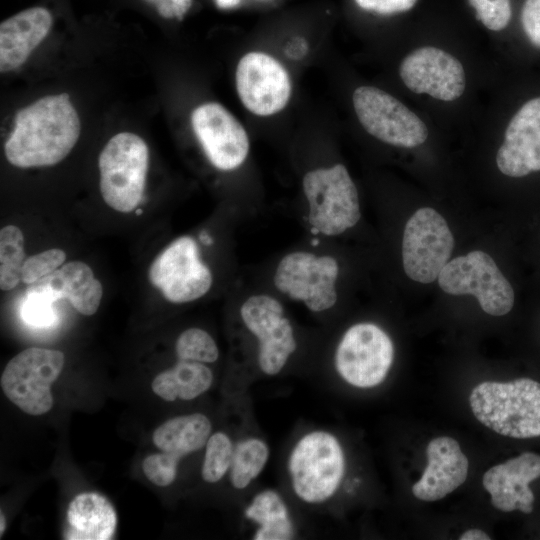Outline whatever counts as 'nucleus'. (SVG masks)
<instances>
[{
	"instance_id": "obj_1",
	"label": "nucleus",
	"mask_w": 540,
	"mask_h": 540,
	"mask_svg": "<svg viewBox=\"0 0 540 540\" xmlns=\"http://www.w3.org/2000/svg\"><path fill=\"white\" fill-rule=\"evenodd\" d=\"M80 131L69 95H49L17 112L4 146L5 156L19 168L55 165L71 152Z\"/></svg>"
},
{
	"instance_id": "obj_2",
	"label": "nucleus",
	"mask_w": 540,
	"mask_h": 540,
	"mask_svg": "<svg viewBox=\"0 0 540 540\" xmlns=\"http://www.w3.org/2000/svg\"><path fill=\"white\" fill-rule=\"evenodd\" d=\"M469 403L476 419L500 435L540 436V383L532 379L482 382L471 391Z\"/></svg>"
},
{
	"instance_id": "obj_3",
	"label": "nucleus",
	"mask_w": 540,
	"mask_h": 540,
	"mask_svg": "<svg viewBox=\"0 0 540 540\" xmlns=\"http://www.w3.org/2000/svg\"><path fill=\"white\" fill-rule=\"evenodd\" d=\"M295 495L305 503L320 504L337 492L345 474V455L335 435L325 430L304 434L294 444L287 462Z\"/></svg>"
},
{
	"instance_id": "obj_4",
	"label": "nucleus",
	"mask_w": 540,
	"mask_h": 540,
	"mask_svg": "<svg viewBox=\"0 0 540 540\" xmlns=\"http://www.w3.org/2000/svg\"><path fill=\"white\" fill-rule=\"evenodd\" d=\"M98 165L105 203L123 213L137 208L143 198L149 165L145 141L130 132L114 135L102 149Z\"/></svg>"
},
{
	"instance_id": "obj_5",
	"label": "nucleus",
	"mask_w": 540,
	"mask_h": 540,
	"mask_svg": "<svg viewBox=\"0 0 540 540\" xmlns=\"http://www.w3.org/2000/svg\"><path fill=\"white\" fill-rule=\"evenodd\" d=\"M302 185L313 233L336 236L358 223V191L343 164L307 172Z\"/></svg>"
},
{
	"instance_id": "obj_6",
	"label": "nucleus",
	"mask_w": 540,
	"mask_h": 540,
	"mask_svg": "<svg viewBox=\"0 0 540 540\" xmlns=\"http://www.w3.org/2000/svg\"><path fill=\"white\" fill-rule=\"evenodd\" d=\"M61 351L32 347L15 355L1 375L6 397L29 415H42L53 406L51 385L64 366Z\"/></svg>"
},
{
	"instance_id": "obj_7",
	"label": "nucleus",
	"mask_w": 540,
	"mask_h": 540,
	"mask_svg": "<svg viewBox=\"0 0 540 540\" xmlns=\"http://www.w3.org/2000/svg\"><path fill=\"white\" fill-rule=\"evenodd\" d=\"M440 288L452 295H474L482 310L492 316L510 312L514 291L492 257L472 251L449 261L438 276Z\"/></svg>"
},
{
	"instance_id": "obj_8",
	"label": "nucleus",
	"mask_w": 540,
	"mask_h": 540,
	"mask_svg": "<svg viewBox=\"0 0 540 540\" xmlns=\"http://www.w3.org/2000/svg\"><path fill=\"white\" fill-rule=\"evenodd\" d=\"M394 346L388 334L373 323L347 329L337 345L334 365L351 386L372 388L381 384L393 363Z\"/></svg>"
},
{
	"instance_id": "obj_9",
	"label": "nucleus",
	"mask_w": 540,
	"mask_h": 540,
	"mask_svg": "<svg viewBox=\"0 0 540 540\" xmlns=\"http://www.w3.org/2000/svg\"><path fill=\"white\" fill-rule=\"evenodd\" d=\"M453 247L454 238L443 216L430 207L418 209L404 228L402 259L406 275L423 284L435 281Z\"/></svg>"
},
{
	"instance_id": "obj_10",
	"label": "nucleus",
	"mask_w": 540,
	"mask_h": 540,
	"mask_svg": "<svg viewBox=\"0 0 540 540\" xmlns=\"http://www.w3.org/2000/svg\"><path fill=\"white\" fill-rule=\"evenodd\" d=\"M357 118L363 128L378 140L412 148L428 137L424 122L398 99L371 86L358 87L352 96Z\"/></svg>"
},
{
	"instance_id": "obj_11",
	"label": "nucleus",
	"mask_w": 540,
	"mask_h": 540,
	"mask_svg": "<svg viewBox=\"0 0 540 540\" xmlns=\"http://www.w3.org/2000/svg\"><path fill=\"white\" fill-rule=\"evenodd\" d=\"M337 260L305 251L285 255L277 265L274 285L291 299L302 301L312 312H322L337 301Z\"/></svg>"
},
{
	"instance_id": "obj_12",
	"label": "nucleus",
	"mask_w": 540,
	"mask_h": 540,
	"mask_svg": "<svg viewBox=\"0 0 540 540\" xmlns=\"http://www.w3.org/2000/svg\"><path fill=\"white\" fill-rule=\"evenodd\" d=\"M149 281L172 303L191 302L212 286L210 269L201 261L196 241L182 236L170 243L152 262Z\"/></svg>"
},
{
	"instance_id": "obj_13",
	"label": "nucleus",
	"mask_w": 540,
	"mask_h": 540,
	"mask_svg": "<svg viewBox=\"0 0 540 540\" xmlns=\"http://www.w3.org/2000/svg\"><path fill=\"white\" fill-rule=\"evenodd\" d=\"M246 328L258 340L257 361L269 376L280 373L297 348L294 330L282 304L265 294L247 298L240 308Z\"/></svg>"
},
{
	"instance_id": "obj_14",
	"label": "nucleus",
	"mask_w": 540,
	"mask_h": 540,
	"mask_svg": "<svg viewBox=\"0 0 540 540\" xmlns=\"http://www.w3.org/2000/svg\"><path fill=\"white\" fill-rule=\"evenodd\" d=\"M236 89L247 110L258 116L281 111L291 96V81L284 66L271 55L249 52L238 62Z\"/></svg>"
},
{
	"instance_id": "obj_15",
	"label": "nucleus",
	"mask_w": 540,
	"mask_h": 540,
	"mask_svg": "<svg viewBox=\"0 0 540 540\" xmlns=\"http://www.w3.org/2000/svg\"><path fill=\"white\" fill-rule=\"evenodd\" d=\"M191 125L206 157L217 169L234 170L246 160L250 148L247 132L223 105L208 102L196 107Z\"/></svg>"
},
{
	"instance_id": "obj_16",
	"label": "nucleus",
	"mask_w": 540,
	"mask_h": 540,
	"mask_svg": "<svg viewBox=\"0 0 540 540\" xmlns=\"http://www.w3.org/2000/svg\"><path fill=\"white\" fill-rule=\"evenodd\" d=\"M400 77L408 89L442 101H453L465 90V72L457 58L431 46L421 47L404 58Z\"/></svg>"
},
{
	"instance_id": "obj_17",
	"label": "nucleus",
	"mask_w": 540,
	"mask_h": 540,
	"mask_svg": "<svg viewBox=\"0 0 540 540\" xmlns=\"http://www.w3.org/2000/svg\"><path fill=\"white\" fill-rule=\"evenodd\" d=\"M499 170L510 177L540 171V97L526 102L513 116L496 155Z\"/></svg>"
},
{
	"instance_id": "obj_18",
	"label": "nucleus",
	"mask_w": 540,
	"mask_h": 540,
	"mask_svg": "<svg viewBox=\"0 0 540 540\" xmlns=\"http://www.w3.org/2000/svg\"><path fill=\"white\" fill-rule=\"evenodd\" d=\"M540 477V455L526 452L495 465L483 475V486L498 510H533L534 494L529 483Z\"/></svg>"
},
{
	"instance_id": "obj_19",
	"label": "nucleus",
	"mask_w": 540,
	"mask_h": 540,
	"mask_svg": "<svg viewBox=\"0 0 540 540\" xmlns=\"http://www.w3.org/2000/svg\"><path fill=\"white\" fill-rule=\"evenodd\" d=\"M426 455L427 466L412 486L417 499L427 502L440 500L465 482L469 461L455 439L443 436L431 440Z\"/></svg>"
},
{
	"instance_id": "obj_20",
	"label": "nucleus",
	"mask_w": 540,
	"mask_h": 540,
	"mask_svg": "<svg viewBox=\"0 0 540 540\" xmlns=\"http://www.w3.org/2000/svg\"><path fill=\"white\" fill-rule=\"evenodd\" d=\"M53 18L49 10L32 7L1 22L0 71L20 67L49 33Z\"/></svg>"
},
{
	"instance_id": "obj_21",
	"label": "nucleus",
	"mask_w": 540,
	"mask_h": 540,
	"mask_svg": "<svg viewBox=\"0 0 540 540\" xmlns=\"http://www.w3.org/2000/svg\"><path fill=\"white\" fill-rule=\"evenodd\" d=\"M55 302L67 299L81 314L90 316L100 306L103 289L92 269L82 261H71L31 284Z\"/></svg>"
},
{
	"instance_id": "obj_22",
	"label": "nucleus",
	"mask_w": 540,
	"mask_h": 540,
	"mask_svg": "<svg viewBox=\"0 0 540 540\" xmlns=\"http://www.w3.org/2000/svg\"><path fill=\"white\" fill-rule=\"evenodd\" d=\"M65 539L108 540L115 533L116 511L103 495L93 492L78 494L70 502Z\"/></svg>"
},
{
	"instance_id": "obj_23",
	"label": "nucleus",
	"mask_w": 540,
	"mask_h": 540,
	"mask_svg": "<svg viewBox=\"0 0 540 540\" xmlns=\"http://www.w3.org/2000/svg\"><path fill=\"white\" fill-rule=\"evenodd\" d=\"M212 424L202 413L171 418L153 433V443L161 451L182 458L200 450L211 435Z\"/></svg>"
},
{
	"instance_id": "obj_24",
	"label": "nucleus",
	"mask_w": 540,
	"mask_h": 540,
	"mask_svg": "<svg viewBox=\"0 0 540 540\" xmlns=\"http://www.w3.org/2000/svg\"><path fill=\"white\" fill-rule=\"evenodd\" d=\"M213 383V373L205 363L178 360L171 368L157 374L153 392L166 401L192 400L205 393Z\"/></svg>"
},
{
	"instance_id": "obj_25",
	"label": "nucleus",
	"mask_w": 540,
	"mask_h": 540,
	"mask_svg": "<svg viewBox=\"0 0 540 540\" xmlns=\"http://www.w3.org/2000/svg\"><path fill=\"white\" fill-rule=\"evenodd\" d=\"M246 519L257 524L254 540H289L295 536V526L286 502L275 490L257 493L244 509Z\"/></svg>"
},
{
	"instance_id": "obj_26",
	"label": "nucleus",
	"mask_w": 540,
	"mask_h": 540,
	"mask_svg": "<svg viewBox=\"0 0 540 540\" xmlns=\"http://www.w3.org/2000/svg\"><path fill=\"white\" fill-rule=\"evenodd\" d=\"M269 446L258 437H247L234 446L229 476L234 488H247L263 471L269 459Z\"/></svg>"
},
{
	"instance_id": "obj_27",
	"label": "nucleus",
	"mask_w": 540,
	"mask_h": 540,
	"mask_svg": "<svg viewBox=\"0 0 540 540\" xmlns=\"http://www.w3.org/2000/svg\"><path fill=\"white\" fill-rule=\"evenodd\" d=\"M24 236L22 231L8 225L0 231V288L9 291L21 280L25 262Z\"/></svg>"
},
{
	"instance_id": "obj_28",
	"label": "nucleus",
	"mask_w": 540,
	"mask_h": 540,
	"mask_svg": "<svg viewBox=\"0 0 540 540\" xmlns=\"http://www.w3.org/2000/svg\"><path fill=\"white\" fill-rule=\"evenodd\" d=\"M234 444L224 432L210 435L205 445V454L201 468V475L205 482L216 483L229 471Z\"/></svg>"
},
{
	"instance_id": "obj_29",
	"label": "nucleus",
	"mask_w": 540,
	"mask_h": 540,
	"mask_svg": "<svg viewBox=\"0 0 540 540\" xmlns=\"http://www.w3.org/2000/svg\"><path fill=\"white\" fill-rule=\"evenodd\" d=\"M180 360L213 363L219 357V349L212 336L203 329L189 328L183 331L175 344Z\"/></svg>"
},
{
	"instance_id": "obj_30",
	"label": "nucleus",
	"mask_w": 540,
	"mask_h": 540,
	"mask_svg": "<svg viewBox=\"0 0 540 540\" xmlns=\"http://www.w3.org/2000/svg\"><path fill=\"white\" fill-rule=\"evenodd\" d=\"M54 303L47 294L30 286L21 303V318L27 325L35 328L51 327L57 319Z\"/></svg>"
},
{
	"instance_id": "obj_31",
	"label": "nucleus",
	"mask_w": 540,
	"mask_h": 540,
	"mask_svg": "<svg viewBox=\"0 0 540 540\" xmlns=\"http://www.w3.org/2000/svg\"><path fill=\"white\" fill-rule=\"evenodd\" d=\"M66 259V253L58 248L48 249L28 257L22 267L21 280L31 285L58 269Z\"/></svg>"
},
{
	"instance_id": "obj_32",
	"label": "nucleus",
	"mask_w": 540,
	"mask_h": 540,
	"mask_svg": "<svg viewBox=\"0 0 540 540\" xmlns=\"http://www.w3.org/2000/svg\"><path fill=\"white\" fill-rule=\"evenodd\" d=\"M180 459L174 454L162 451L147 456L142 463V469L145 476L155 485L168 486L176 478Z\"/></svg>"
},
{
	"instance_id": "obj_33",
	"label": "nucleus",
	"mask_w": 540,
	"mask_h": 540,
	"mask_svg": "<svg viewBox=\"0 0 540 540\" xmlns=\"http://www.w3.org/2000/svg\"><path fill=\"white\" fill-rule=\"evenodd\" d=\"M477 18L492 31L504 29L512 15L510 0H468Z\"/></svg>"
},
{
	"instance_id": "obj_34",
	"label": "nucleus",
	"mask_w": 540,
	"mask_h": 540,
	"mask_svg": "<svg viewBox=\"0 0 540 540\" xmlns=\"http://www.w3.org/2000/svg\"><path fill=\"white\" fill-rule=\"evenodd\" d=\"M521 21L529 40L540 48V0H525Z\"/></svg>"
},
{
	"instance_id": "obj_35",
	"label": "nucleus",
	"mask_w": 540,
	"mask_h": 540,
	"mask_svg": "<svg viewBox=\"0 0 540 540\" xmlns=\"http://www.w3.org/2000/svg\"><path fill=\"white\" fill-rule=\"evenodd\" d=\"M355 2L364 10L392 15L410 10L417 0H355Z\"/></svg>"
},
{
	"instance_id": "obj_36",
	"label": "nucleus",
	"mask_w": 540,
	"mask_h": 540,
	"mask_svg": "<svg viewBox=\"0 0 540 540\" xmlns=\"http://www.w3.org/2000/svg\"><path fill=\"white\" fill-rule=\"evenodd\" d=\"M156 7L160 16L170 19L175 18L172 0H144Z\"/></svg>"
},
{
	"instance_id": "obj_37",
	"label": "nucleus",
	"mask_w": 540,
	"mask_h": 540,
	"mask_svg": "<svg viewBox=\"0 0 540 540\" xmlns=\"http://www.w3.org/2000/svg\"><path fill=\"white\" fill-rule=\"evenodd\" d=\"M460 540H489L491 539L484 531L481 529H469L464 532L460 537Z\"/></svg>"
},
{
	"instance_id": "obj_38",
	"label": "nucleus",
	"mask_w": 540,
	"mask_h": 540,
	"mask_svg": "<svg viewBox=\"0 0 540 540\" xmlns=\"http://www.w3.org/2000/svg\"><path fill=\"white\" fill-rule=\"evenodd\" d=\"M200 239L205 244H211L212 243L211 237L206 232H202L200 234Z\"/></svg>"
},
{
	"instance_id": "obj_39",
	"label": "nucleus",
	"mask_w": 540,
	"mask_h": 540,
	"mask_svg": "<svg viewBox=\"0 0 540 540\" xmlns=\"http://www.w3.org/2000/svg\"><path fill=\"white\" fill-rule=\"evenodd\" d=\"M0 522H1V526H0V534L2 535V534H3V531H4V529H5V519H4L2 513H1V520H0Z\"/></svg>"
}]
</instances>
